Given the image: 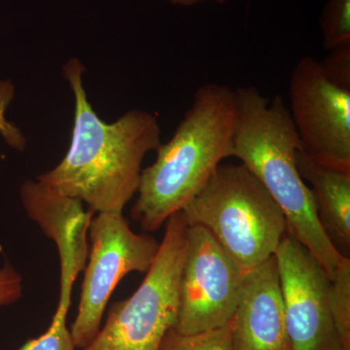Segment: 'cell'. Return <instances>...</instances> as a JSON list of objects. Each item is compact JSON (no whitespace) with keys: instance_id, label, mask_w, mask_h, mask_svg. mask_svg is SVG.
Returning <instances> with one entry per match:
<instances>
[{"instance_id":"1","label":"cell","mask_w":350,"mask_h":350,"mask_svg":"<svg viewBox=\"0 0 350 350\" xmlns=\"http://www.w3.org/2000/svg\"><path fill=\"white\" fill-rule=\"evenodd\" d=\"M85 69L75 57L64 64L75 96L70 145L59 165L36 179L94 213H123L137 193L145 156L162 144L160 124L155 115L137 108L113 123L101 120L88 100Z\"/></svg>"},{"instance_id":"2","label":"cell","mask_w":350,"mask_h":350,"mask_svg":"<svg viewBox=\"0 0 350 350\" xmlns=\"http://www.w3.org/2000/svg\"><path fill=\"white\" fill-rule=\"evenodd\" d=\"M236 122L232 157L261 182L286 220L287 234L303 244L331 280L344 256L327 238L312 191L299 172L300 138L280 94L267 98L257 87L234 90Z\"/></svg>"},{"instance_id":"3","label":"cell","mask_w":350,"mask_h":350,"mask_svg":"<svg viewBox=\"0 0 350 350\" xmlns=\"http://www.w3.org/2000/svg\"><path fill=\"white\" fill-rule=\"evenodd\" d=\"M236 96L229 85L206 83L156 160L142 170L131 217L155 232L204 187L225 159L232 157Z\"/></svg>"},{"instance_id":"4","label":"cell","mask_w":350,"mask_h":350,"mask_svg":"<svg viewBox=\"0 0 350 350\" xmlns=\"http://www.w3.org/2000/svg\"><path fill=\"white\" fill-rule=\"evenodd\" d=\"M182 211L188 226L208 230L243 273L275 256L287 234L280 207L241 163L219 165Z\"/></svg>"},{"instance_id":"5","label":"cell","mask_w":350,"mask_h":350,"mask_svg":"<svg viewBox=\"0 0 350 350\" xmlns=\"http://www.w3.org/2000/svg\"><path fill=\"white\" fill-rule=\"evenodd\" d=\"M187 229L183 211L167 219L144 282L130 298L113 304L105 326L81 350H161L178 320Z\"/></svg>"},{"instance_id":"6","label":"cell","mask_w":350,"mask_h":350,"mask_svg":"<svg viewBox=\"0 0 350 350\" xmlns=\"http://www.w3.org/2000/svg\"><path fill=\"white\" fill-rule=\"evenodd\" d=\"M92 247L78 312L70 334L76 349H85L100 330L103 313L119 282L129 273H146L160 243L135 234L123 213H98L89 228Z\"/></svg>"},{"instance_id":"7","label":"cell","mask_w":350,"mask_h":350,"mask_svg":"<svg viewBox=\"0 0 350 350\" xmlns=\"http://www.w3.org/2000/svg\"><path fill=\"white\" fill-rule=\"evenodd\" d=\"M243 275L208 230L188 226L174 330L192 335L226 325L238 305Z\"/></svg>"},{"instance_id":"8","label":"cell","mask_w":350,"mask_h":350,"mask_svg":"<svg viewBox=\"0 0 350 350\" xmlns=\"http://www.w3.org/2000/svg\"><path fill=\"white\" fill-rule=\"evenodd\" d=\"M289 100L301 151L320 163L350 172V90L329 81L319 59L305 56L292 69Z\"/></svg>"},{"instance_id":"9","label":"cell","mask_w":350,"mask_h":350,"mask_svg":"<svg viewBox=\"0 0 350 350\" xmlns=\"http://www.w3.org/2000/svg\"><path fill=\"white\" fill-rule=\"evenodd\" d=\"M275 257L291 350H340L330 310L332 280L325 269L289 234Z\"/></svg>"},{"instance_id":"10","label":"cell","mask_w":350,"mask_h":350,"mask_svg":"<svg viewBox=\"0 0 350 350\" xmlns=\"http://www.w3.org/2000/svg\"><path fill=\"white\" fill-rule=\"evenodd\" d=\"M21 200L29 217L57 244L61 262V289L57 306H70L73 285L86 265L88 232L93 211L84 202L59 194L36 180H27L20 190Z\"/></svg>"},{"instance_id":"11","label":"cell","mask_w":350,"mask_h":350,"mask_svg":"<svg viewBox=\"0 0 350 350\" xmlns=\"http://www.w3.org/2000/svg\"><path fill=\"white\" fill-rule=\"evenodd\" d=\"M232 324V350H291L275 256L244 273Z\"/></svg>"},{"instance_id":"12","label":"cell","mask_w":350,"mask_h":350,"mask_svg":"<svg viewBox=\"0 0 350 350\" xmlns=\"http://www.w3.org/2000/svg\"><path fill=\"white\" fill-rule=\"evenodd\" d=\"M299 172L312 191L317 218L327 238L344 257L350 254V172L320 163L303 151Z\"/></svg>"},{"instance_id":"13","label":"cell","mask_w":350,"mask_h":350,"mask_svg":"<svg viewBox=\"0 0 350 350\" xmlns=\"http://www.w3.org/2000/svg\"><path fill=\"white\" fill-rule=\"evenodd\" d=\"M330 310L340 350H350V258L345 257L330 288Z\"/></svg>"},{"instance_id":"14","label":"cell","mask_w":350,"mask_h":350,"mask_svg":"<svg viewBox=\"0 0 350 350\" xmlns=\"http://www.w3.org/2000/svg\"><path fill=\"white\" fill-rule=\"evenodd\" d=\"M232 319L226 325L192 335H182L172 329L161 350H232Z\"/></svg>"},{"instance_id":"15","label":"cell","mask_w":350,"mask_h":350,"mask_svg":"<svg viewBox=\"0 0 350 350\" xmlns=\"http://www.w3.org/2000/svg\"><path fill=\"white\" fill-rule=\"evenodd\" d=\"M322 43L330 51L350 44V0H328L320 17Z\"/></svg>"},{"instance_id":"16","label":"cell","mask_w":350,"mask_h":350,"mask_svg":"<svg viewBox=\"0 0 350 350\" xmlns=\"http://www.w3.org/2000/svg\"><path fill=\"white\" fill-rule=\"evenodd\" d=\"M68 308L57 306L49 328L39 336L25 342L20 350H75L70 331L66 326Z\"/></svg>"},{"instance_id":"17","label":"cell","mask_w":350,"mask_h":350,"mask_svg":"<svg viewBox=\"0 0 350 350\" xmlns=\"http://www.w3.org/2000/svg\"><path fill=\"white\" fill-rule=\"evenodd\" d=\"M319 64L329 81L350 90V44L330 50V54Z\"/></svg>"},{"instance_id":"18","label":"cell","mask_w":350,"mask_h":350,"mask_svg":"<svg viewBox=\"0 0 350 350\" xmlns=\"http://www.w3.org/2000/svg\"><path fill=\"white\" fill-rule=\"evenodd\" d=\"M23 294V280L11 265L0 269V306L19 300Z\"/></svg>"},{"instance_id":"19","label":"cell","mask_w":350,"mask_h":350,"mask_svg":"<svg viewBox=\"0 0 350 350\" xmlns=\"http://www.w3.org/2000/svg\"><path fill=\"white\" fill-rule=\"evenodd\" d=\"M170 4L174 6L192 7L198 4L204 3V2H214L219 5H223L228 0H167Z\"/></svg>"}]
</instances>
